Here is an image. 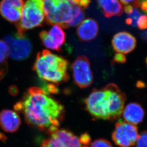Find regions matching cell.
<instances>
[{
  "label": "cell",
  "instance_id": "2",
  "mask_svg": "<svg viewBox=\"0 0 147 147\" xmlns=\"http://www.w3.org/2000/svg\"><path fill=\"white\" fill-rule=\"evenodd\" d=\"M80 0H42L45 20L51 25L68 28L79 24L84 18Z\"/></svg>",
  "mask_w": 147,
  "mask_h": 147
},
{
  "label": "cell",
  "instance_id": "26",
  "mask_svg": "<svg viewBox=\"0 0 147 147\" xmlns=\"http://www.w3.org/2000/svg\"><path fill=\"white\" fill-rule=\"evenodd\" d=\"M119 1H120V3L125 5L131 4L132 6L135 7H136L138 1H139V0H119Z\"/></svg>",
  "mask_w": 147,
  "mask_h": 147
},
{
  "label": "cell",
  "instance_id": "15",
  "mask_svg": "<svg viewBox=\"0 0 147 147\" xmlns=\"http://www.w3.org/2000/svg\"><path fill=\"white\" fill-rule=\"evenodd\" d=\"M123 117L125 121L133 125L140 123L144 117V111L137 103H130L124 109Z\"/></svg>",
  "mask_w": 147,
  "mask_h": 147
},
{
  "label": "cell",
  "instance_id": "3",
  "mask_svg": "<svg viewBox=\"0 0 147 147\" xmlns=\"http://www.w3.org/2000/svg\"><path fill=\"white\" fill-rule=\"evenodd\" d=\"M68 68L67 60L47 50L38 53L33 66L40 79L54 83L68 81Z\"/></svg>",
  "mask_w": 147,
  "mask_h": 147
},
{
  "label": "cell",
  "instance_id": "11",
  "mask_svg": "<svg viewBox=\"0 0 147 147\" xmlns=\"http://www.w3.org/2000/svg\"><path fill=\"white\" fill-rule=\"evenodd\" d=\"M24 4L23 0H1L0 14L9 22L17 24L21 19Z\"/></svg>",
  "mask_w": 147,
  "mask_h": 147
},
{
  "label": "cell",
  "instance_id": "23",
  "mask_svg": "<svg viewBox=\"0 0 147 147\" xmlns=\"http://www.w3.org/2000/svg\"><path fill=\"white\" fill-rule=\"evenodd\" d=\"M126 57L124 54L121 53H116L114 55L113 59V63H119V64H124L126 62Z\"/></svg>",
  "mask_w": 147,
  "mask_h": 147
},
{
  "label": "cell",
  "instance_id": "24",
  "mask_svg": "<svg viewBox=\"0 0 147 147\" xmlns=\"http://www.w3.org/2000/svg\"><path fill=\"white\" fill-rule=\"evenodd\" d=\"M80 140L81 144L83 145V146H86L90 143V137L88 133H83L81 135L79 138Z\"/></svg>",
  "mask_w": 147,
  "mask_h": 147
},
{
  "label": "cell",
  "instance_id": "22",
  "mask_svg": "<svg viewBox=\"0 0 147 147\" xmlns=\"http://www.w3.org/2000/svg\"><path fill=\"white\" fill-rule=\"evenodd\" d=\"M137 26L139 29L144 30L147 29V16L141 15L139 17L137 22Z\"/></svg>",
  "mask_w": 147,
  "mask_h": 147
},
{
  "label": "cell",
  "instance_id": "4",
  "mask_svg": "<svg viewBox=\"0 0 147 147\" xmlns=\"http://www.w3.org/2000/svg\"><path fill=\"white\" fill-rule=\"evenodd\" d=\"M45 20L42 0H26L20 20L15 24L17 33L20 36L25 35L27 31L42 26Z\"/></svg>",
  "mask_w": 147,
  "mask_h": 147
},
{
  "label": "cell",
  "instance_id": "28",
  "mask_svg": "<svg viewBox=\"0 0 147 147\" xmlns=\"http://www.w3.org/2000/svg\"><path fill=\"white\" fill-rule=\"evenodd\" d=\"M142 37L144 40L147 42V30L142 32Z\"/></svg>",
  "mask_w": 147,
  "mask_h": 147
},
{
  "label": "cell",
  "instance_id": "21",
  "mask_svg": "<svg viewBox=\"0 0 147 147\" xmlns=\"http://www.w3.org/2000/svg\"><path fill=\"white\" fill-rule=\"evenodd\" d=\"M90 147H113L111 143L105 139H98L91 144Z\"/></svg>",
  "mask_w": 147,
  "mask_h": 147
},
{
  "label": "cell",
  "instance_id": "5",
  "mask_svg": "<svg viewBox=\"0 0 147 147\" xmlns=\"http://www.w3.org/2000/svg\"><path fill=\"white\" fill-rule=\"evenodd\" d=\"M86 109L95 118L110 119V99L106 87L94 90L85 100Z\"/></svg>",
  "mask_w": 147,
  "mask_h": 147
},
{
  "label": "cell",
  "instance_id": "16",
  "mask_svg": "<svg viewBox=\"0 0 147 147\" xmlns=\"http://www.w3.org/2000/svg\"><path fill=\"white\" fill-rule=\"evenodd\" d=\"M99 7L106 18L121 16L123 13V8L119 0H97Z\"/></svg>",
  "mask_w": 147,
  "mask_h": 147
},
{
  "label": "cell",
  "instance_id": "10",
  "mask_svg": "<svg viewBox=\"0 0 147 147\" xmlns=\"http://www.w3.org/2000/svg\"><path fill=\"white\" fill-rule=\"evenodd\" d=\"M106 87L109 92L110 99V119L119 118L123 111L125 95L116 85L111 83Z\"/></svg>",
  "mask_w": 147,
  "mask_h": 147
},
{
  "label": "cell",
  "instance_id": "9",
  "mask_svg": "<svg viewBox=\"0 0 147 147\" xmlns=\"http://www.w3.org/2000/svg\"><path fill=\"white\" fill-rule=\"evenodd\" d=\"M42 43L51 50L60 51L65 41V34L61 27L53 25L49 31H42L39 34Z\"/></svg>",
  "mask_w": 147,
  "mask_h": 147
},
{
  "label": "cell",
  "instance_id": "8",
  "mask_svg": "<svg viewBox=\"0 0 147 147\" xmlns=\"http://www.w3.org/2000/svg\"><path fill=\"white\" fill-rule=\"evenodd\" d=\"M75 84L81 88L88 87L93 82V75L89 59L85 56L77 57L71 64Z\"/></svg>",
  "mask_w": 147,
  "mask_h": 147
},
{
  "label": "cell",
  "instance_id": "6",
  "mask_svg": "<svg viewBox=\"0 0 147 147\" xmlns=\"http://www.w3.org/2000/svg\"><path fill=\"white\" fill-rule=\"evenodd\" d=\"M4 42L9 50V56L16 61H24L29 57L32 45L26 35L20 36L17 33L7 35L4 37Z\"/></svg>",
  "mask_w": 147,
  "mask_h": 147
},
{
  "label": "cell",
  "instance_id": "25",
  "mask_svg": "<svg viewBox=\"0 0 147 147\" xmlns=\"http://www.w3.org/2000/svg\"><path fill=\"white\" fill-rule=\"evenodd\" d=\"M136 8L140 9V10L147 13V0H139Z\"/></svg>",
  "mask_w": 147,
  "mask_h": 147
},
{
  "label": "cell",
  "instance_id": "27",
  "mask_svg": "<svg viewBox=\"0 0 147 147\" xmlns=\"http://www.w3.org/2000/svg\"><path fill=\"white\" fill-rule=\"evenodd\" d=\"M134 7V6H133L132 5H130V4L129 5H125V6H124V10L125 13L128 16L133 11Z\"/></svg>",
  "mask_w": 147,
  "mask_h": 147
},
{
  "label": "cell",
  "instance_id": "12",
  "mask_svg": "<svg viewBox=\"0 0 147 147\" xmlns=\"http://www.w3.org/2000/svg\"><path fill=\"white\" fill-rule=\"evenodd\" d=\"M111 43L113 48L117 53L127 54L135 49L137 41L131 33L123 31L114 35Z\"/></svg>",
  "mask_w": 147,
  "mask_h": 147
},
{
  "label": "cell",
  "instance_id": "1",
  "mask_svg": "<svg viewBox=\"0 0 147 147\" xmlns=\"http://www.w3.org/2000/svg\"><path fill=\"white\" fill-rule=\"evenodd\" d=\"M30 125L51 135L58 129L63 119V105L49 96L44 89L31 87L21 101L14 105Z\"/></svg>",
  "mask_w": 147,
  "mask_h": 147
},
{
  "label": "cell",
  "instance_id": "7",
  "mask_svg": "<svg viewBox=\"0 0 147 147\" xmlns=\"http://www.w3.org/2000/svg\"><path fill=\"white\" fill-rule=\"evenodd\" d=\"M137 127L122 119L115 124L112 138L116 144L121 147H129L136 143L138 138Z\"/></svg>",
  "mask_w": 147,
  "mask_h": 147
},
{
  "label": "cell",
  "instance_id": "18",
  "mask_svg": "<svg viewBox=\"0 0 147 147\" xmlns=\"http://www.w3.org/2000/svg\"><path fill=\"white\" fill-rule=\"evenodd\" d=\"M9 50L3 40H0V82L6 75L8 70Z\"/></svg>",
  "mask_w": 147,
  "mask_h": 147
},
{
  "label": "cell",
  "instance_id": "17",
  "mask_svg": "<svg viewBox=\"0 0 147 147\" xmlns=\"http://www.w3.org/2000/svg\"><path fill=\"white\" fill-rule=\"evenodd\" d=\"M51 134L56 137L63 143L64 147H82L83 146L81 144L79 138L67 129H58Z\"/></svg>",
  "mask_w": 147,
  "mask_h": 147
},
{
  "label": "cell",
  "instance_id": "13",
  "mask_svg": "<svg viewBox=\"0 0 147 147\" xmlns=\"http://www.w3.org/2000/svg\"><path fill=\"white\" fill-rule=\"evenodd\" d=\"M98 26L97 21L92 18H88L78 24L76 33L78 37L83 42H90L97 37Z\"/></svg>",
  "mask_w": 147,
  "mask_h": 147
},
{
  "label": "cell",
  "instance_id": "14",
  "mask_svg": "<svg viewBox=\"0 0 147 147\" xmlns=\"http://www.w3.org/2000/svg\"><path fill=\"white\" fill-rule=\"evenodd\" d=\"M20 117L11 110H3L0 113V126L4 131L13 133L18 130L21 125Z\"/></svg>",
  "mask_w": 147,
  "mask_h": 147
},
{
  "label": "cell",
  "instance_id": "19",
  "mask_svg": "<svg viewBox=\"0 0 147 147\" xmlns=\"http://www.w3.org/2000/svg\"><path fill=\"white\" fill-rule=\"evenodd\" d=\"M142 15V13L138 9L134 7L131 13L128 15V17L126 20V23L128 25H131L132 26H137V22L139 17Z\"/></svg>",
  "mask_w": 147,
  "mask_h": 147
},
{
  "label": "cell",
  "instance_id": "29",
  "mask_svg": "<svg viewBox=\"0 0 147 147\" xmlns=\"http://www.w3.org/2000/svg\"><path fill=\"white\" fill-rule=\"evenodd\" d=\"M145 62H146V65L147 66V57L146 58V60H145Z\"/></svg>",
  "mask_w": 147,
  "mask_h": 147
},
{
  "label": "cell",
  "instance_id": "20",
  "mask_svg": "<svg viewBox=\"0 0 147 147\" xmlns=\"http://www.w3.org/2000/svg\"><path fill=\"white\" fill-rule=\"evenodd\" d=\"M136 147H147V131H142L138 136Z\"/></svg>",
  "mask_w": 147,
  "mask_h": 147
}]
</instances>
